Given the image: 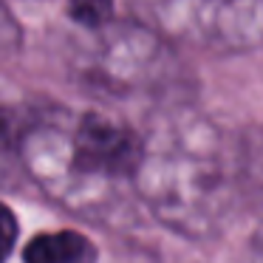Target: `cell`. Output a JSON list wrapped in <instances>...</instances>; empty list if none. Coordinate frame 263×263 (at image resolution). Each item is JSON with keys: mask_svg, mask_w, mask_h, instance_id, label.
Here are the masks:
<instances>
[{"mask_svg": "<svg viewBox=\"0 0 263 263\" xmlns=\"http://www.w3.org/2000/svg\"><path fill=\"white\" fill-rule=\"evenodd\" d=\"M139 195L159 221L181 235H212L238 190V156L229 161L218 127L198 114H173L144 139Z\"/></svg>", "mask_w": 263, "mask_h": 263, "instance_id": "obj_1", "label": "cell"}, {"mask_svg": "<svg viewBox=\"0 0 263 263\" xmlns=\"http://www.w3.org/2000/svg\"><path fill=\"white\" fill-rule=\"evenodd\" d=\"M150 29L215 54L263 43V0H133Z\"/></svg>", "mask_w": 263, "mask_h": 263, "instance_id": "obj_2", "label": "cell"}, {"mask_svg": "<svg viewBox=\"0 0 263 263\" xmlns=\"http://www.w3.org/2000/svg\"><path fill=\"white\" fill-rule=\"evenodd\" d=\"M144 156V139L105 114H85L74 133L63 139L60 184L82 187V204L102 206L122 181H136Z\"/></svg>", "mask_w": 263, "mask_h": 263, "instance_id": "obj_3", "label": "cell"}, {"mask_svg": "<svg viewBox=\"0 0 263 263\" xmlns=\"http://www.w3.org/2000/svg\"><path fill=\"white\" fill-rule=\"evenodd\" d=\"M97 68L110 88H136L153 77L161 57L159 37L142 26L102 29Z\"/></svg>", "mask_w": 263, "mask_h": 263, "instance_id": "obj_4", "label": "cell"}, {"mask_svg": "<svg viewBox=\"0 0 263 263\" xmlns=\"http://www.w3.org/2000/svg\"><path fill=\"white\" fill-rule=\"evenodd\" d=\"M26 263H97V246L82 232H43L26 243Z\"/></svg>", "mask_w": 263, "mask_h": 263, "instance_id": "obj_5", "label": "cell"}, {"mask_svg": "<svg viewBox=\"0 0 263 263\" xmlns=\"http://www.w3.org/2000/svg\"><path fill=\"white\" fill-rule=\"evenodd\" d=\"M68 14L82 29L102 31L114 20V0H68Z\"/></svg>", "mask_w": 263, "mask_h": 263, "instance_id": "obj_6", "label": "cell"}, {"mask_svg": "<svg viewBox=\"0 0 263 263\" xmlns=\"http://www.w3.org/2000/svg\"><path fill=\"white\" fill-rule=\"evenodd\" d=\"M238 176H243V181L255 193H263V144L249 147V153L243 156V164L238 167Z\"/></svg>", "mask_w": 263, "mask_h": 263, "instance_id": "obj_7", "label": "cell"}, {"mask_svg": "<svg viewBox=\"0 0 263 263\" xmlns=\"http://www.w3.org/2000/svg\"><path fill=\"white\" fill-rule=\"evenodd\" d=\"M14 240H17V221L6 204H0V263L14 249Z\"/></svg>", "mask_w": 263, "mask_h": 263, "instance_id": "obj_8", "label": "cell"}, {"mask_svg": "<svg viewBox=\"0 0 263 263\" xmlns=\"http://www.w3.org/2000/svg\"><path fill=\"white\" fill-rule=\"evenodd\" d=\"M246 263H263V229L255 235V240H252V246H249V257H246Z\"/></svg>", "mask_w": 263, "mask_h": 263, "instance_id": "obj_9", "label": "cell"}]
</instances>
